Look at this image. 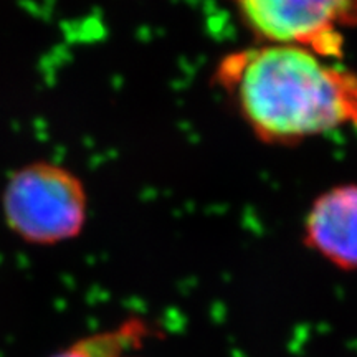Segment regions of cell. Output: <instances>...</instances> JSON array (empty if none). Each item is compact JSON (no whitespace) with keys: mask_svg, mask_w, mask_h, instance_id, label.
<instances>
[{"mask_svg":"<svg viewBox=\"0 0 357 357\" xmlns=\"http://www.w3.org/2000/svg\"><path fill=\"white\" fill-rule=\"evenodd\" d=\"M213 83L266 144L357 129V73L305 47L257 42L229 52Z\"/></svg>","mask_w":357,"mask_h":357,"instance_id":"cell-1","label":"cell"},{"mask_svg":"<svg viewBox=\"0 0 357 357\" xmlns=\"http://www.w3.org/2000/svg\"><path fill=\"white\" fill-rule=\"evenodd\" d=\"M2 215L7 229L30 245L70 242L86 225V187L60 164L29 162L8 176L2 192Z\"/></svg>","mask_w":357,"mask_h":357,"instance_id":"cell-2","label":"cell"},{"mask_svg":"<svg viewBox=\"0 0 357 357\" xmlns=\"http://www.w3.org/2000/svg\"><path fill=\"white\" fill-rule=\"evenodd\" d=\"M231 2L258 42L298 45L331 60H342L346 35L357 29V0Z\"/></svg>","mask_w":357,"mask_h":357,"instance_id":"cell-3","label":"cell"},{"mask_svg":"<svg viewBox=\"0 0 357 357\" xmlns=\"http://www.w3.org/2000/svg\"><path fill=\"white\" fill-rule=\"evenodd\" d=\"M303 240L316 255L342 271H357V184L324 190L307 208Z\"/></svg>","mask_w":357,"mask_h":357,"instance_id":"cell-4","label":"cell"},{"mask_svg":"<svg viewBox=\"0 0 357 357\" xmlns=\"http://www.w3.org/2000/svg\"><path fill=\"white\" fill-rule=\"evenodd\" d=\"M146 324L131 319L116 329L91 334L50 357H121L129 354L132 347L139 346L146 334Z\"/></svg>","mask_w":357,"mask_h":357,"instance_id":"cell-5","label":"cell"},{"mask_svg":"<svg viewBox=\"0 0 357 357\" xmlns=\"http://www.w3.org/2000/svg\"><path fill=\"white\" fill-rule=\"evenodd\" d=\"M121 357H132V356H129V354H126V356H121Z\"/></svg>","mask_w":357,"mask_h":357,"instance_id":"cell-6","label":"cell"}]
</instances>
